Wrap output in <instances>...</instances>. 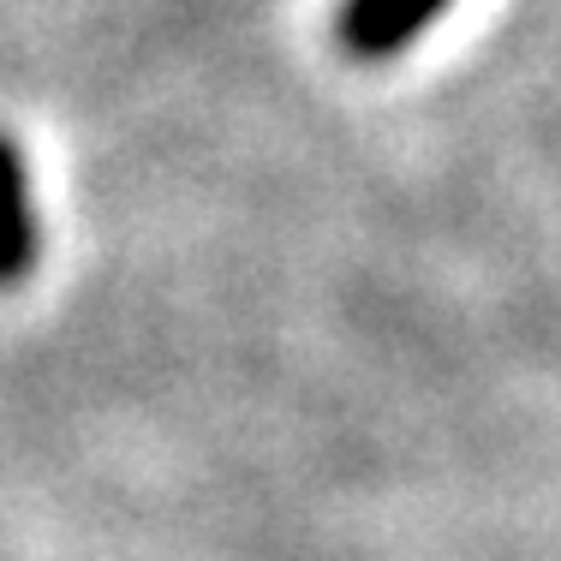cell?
<instances>
[{
    "label": "cell",
    "instance_id": "7a4b0ae2",
    "mask_svg": "<svg viewBox=\"0 0 561 561\" xmlns=\"http://www.w3.org/2000/svg\"><path fill=\"white\" fill-rule=\"evenodd\" d=\"M36 257V221H31V185L24 162L0 144V280H19Z\"/></svg>",
    "mask_w": 561,
    "mask_h": 561
},
{
    "label": "cell",
    "instance_id": "6da1fadb",
    "mask_svg": "<svg viewBox=\"0 0 561 561\" xmlns=\"http://www.w3.org/2000/svg\"><path fill=\"white\" fill-rule=\"evenodd\" d=\"M448 0H346L341 7V43L358 60H389L407 43H419L424 24L443 12Z\"/></svg>",
    "mask_w": 561,
    "mask_h": 561
}]
</instances>
